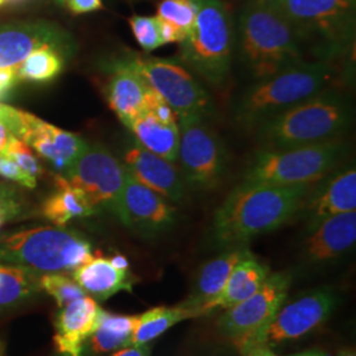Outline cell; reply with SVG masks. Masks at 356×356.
Instances as JSON below:
<instances>
[{
  "instance_id": "cell-1",
  "label": "cell",
  "mask_w": 356,
  "mask_h": 356,
  "mask_svg": "<svg viewBox=\"0 0 356 356\" xmlns=\"http://www.w3.org/2000/svg\"><path fill=\"white\" fill-rule=\"evenodd\" d=\"M314 185L317 184L272 186L242 182L216 211L214 242L225 248L245 245L259 235L280 229L301 211Z\"/></svg>"
},
{
  "instance_id": "cell-2",
  "label": "cell",
  "mask_w": 356,
  "mask_h": 356,
  "mask_svg": "<svg viewBox=\"0 0 356 356\" xmlns=\"http://www.w3.org/2000/svg\"><path fill=\"white\" fill-rule=\"evenodd\" d=\"M235 54L245 76L259 82L305 61L292 28L267 1L250 0L235 23Z\"/></svg>"
},
{
  "instance_id": "cell-3",
  "label": "cell",
  "mask_w": 356,
  "mask_h": 356,
  "mask_svg": "<svg viewBox=\"0 0 356 356\" xmlns=\"http://www.w3.org/2000/svg\"><path fill=\"white\" fill-rule=\"evenodd\" d=\"M292 28L304 53L331 63L354 49L356 0H267Z\"/></svg>"
},
{
  "instance_id": "cell-4",
  "label": "cell",
  "mask_w": 356,
  "mask_h": 356,
  "mask_svg": "<svg viewBox=\"0 0 356 356\" xmlns=\"http://www.w3.org/2000/svg\"><path fill=\"white\" fill-rule=\"evenodd\" d=\"M351 101L338 90L326 88L256 129L263 149H284L341 139L351 126Z\"/></svg>"
},
{
  "instance_id": "cell-5",
  "label": "cell",
  "mask_w": 356,
  "mask_h": 356,
  "mask_svg": "<svg viewBox=\"0 0 356 356\" xmlns=\"http://www.w3.org/2000/svg\"><path fill=\"white\" fill-rule=\"evenodd\" d=\"M332 66L326 61L305 60L267 79L254 82L236 99L234 122L256 131L288 108L329 88Z\"/></svg>"
},
{
  "instance_id": "cell-6",
  "label": "cell",
  "mask_w": 356,
  "mask_h": 356,
  "mask_svg": "<svg viewBox=\"0 0 356 356\" xmlns=\"http://www.w3.org/2000/svg\"><path fill=\"white\" fill-rule=\"evenodd\" d=\"M235 56V19L223 0H202L176 61L211 86H222Z\"/></svg>"
},
{
  "instance_id": "cell-7",
  "label": "cell",
  "mask_w": 356,
  "mask_h": 356,
  "mask_svg": "<svg viewBox=\"0 0 356 356\" xmlns=\"http://www.w3.org/2000/svg\"><path fill=\"white\" fill-rule=\"evenodd\" d=\"M94 256L89 241L64 227H36L0 238V264L38 276L73 272Z\"/></svg>"
},
{
  "instance_id": "cell-8",
  "label": "cell",
  "mask_w": 356,
  "mask_h": 356,
  "mask_svg": "<svg viewBox=\"0 0 356 356\" xmlns=\"http://www.w3.org/2000/svg\"><path fill=\"white\" fill-rule=\"evenodd\" d=\"M346 154L347 145L341 139L284 149L261 148L248 161L243 182L272 186L318 184L339 166Z\"/></svg>"
},
{
  "instance_id": "cell-9",
  "label": "cell",
  "mask_w": 356,
  "mask_h": 356,
  "mask_svg": "<svg viewBox=\"0 0 356 356\" xmlns=\"http://www.w3.org/2000/svg\"><path fill=\"white\" fill-rule=\"evenodd\" d=\"M128 58L148 86L178 116L207 118L214 113L213 99L197 76L175 58L144 57L128 51Z\"/></svg>"
},
{
  "instance_id": "cell-10",
  "label": "cell",
  "mask_w": 356,
  "mask_h": 356,
  "mask_svg": "<svg viewBox=\"0 0 356 356\" xmlns=\"http://www.w3.org/2000/svg\"><path fill=\"white\" fill-rule=\"evenodd\" d=\"M179 169L186 182L200 191L214 189L225 176L227 151L225 143L204 118L178 116Z\"/></svg>"
},
{
  "instance_id": "cell-11",
  "label": "cell",
  "mask_w": 356,
  "mask_h": 356,
  "mask_svg": "<svg viewBox=\"0 0 356 356\" xmlns=\"http://www.w3.org/2000/svg\"><path fill=\"white\" fill-rule=\"evenodd\" d=\"M0 119L13 135L24 141L28 147H32L61 176L88 147V143L78 135L51 126L35 115L7 104H0Z\"/></svg>"
},
{
  "instance_id": "cell-12",
  "label": "cell",
  "mask_w": 356,
  "mask_h": 356,
  "mask_svg": "<svg viewBox=\"0 0 356 356\" xmlns=\"http://www.w3.org/2000/svg\"><path fill=\"white\" fill-rule=\"evenodd\" d=\"M334 305L335 298L329 291L307 293L285 306L281 305L264 326L234 343L250 342L275 347L300 339L329 318Z\"/></svg>"
},
{
  "instance_id": "cell-13",
  "label": "cell",
  "mask_w": 356,
  "mask_h": 356,
  "mask_svg": "<svg viewBox=\"0 0 356 356\" xmlns=\"http://www.w3.org/2000/svg\"><path fill=\"white\" fill-rule=\"evenodd\" d=\"M126 168L102 145H89L76 157L64 177L85 193L95 210L115 211L126 181Z\"/></svg>"
},
{
  "instance_id": "cell-14",
  "label": "cell",
  "mask_w": 356,
  "mask_h": 356,
  "mask_svg": "<svg viewBox=\"0 0 356 356\" xmlns=\"http://www.w3.org/2000/svg\"><path fill=\"white\" fill-rule=\"evenodd\" d=\"M292 282L288 272L269 273L267 280L242 302L226 309L218 327L226 338L236 342L264 326L279 310Z\"/></svg>"
},
{
  "instance_id": "cell-15",
  "label": "cell",
  "mask_w": 356,
  "mask_h": 356,
  "mask_svg": "<svg viewBox=\"0 0 356 356\" xmlns=\"http://www.w3.org/2000/svg\"><path fill=\"white\" fill-rule=\"evenodd\" d=\"M114 213L126 227L147 238L164 234L177 220V211L168 200L136 181L128 172Z\"/></svg>"
},
{
  "instance_id": "cell-16",
  "label": "cell",
  "mask_w": 356,
  "mask_h": 356,
  "mask_svg": "<svg viewBox=\"0 0 356 356\" xmlns=\"http://www.w3.org/2000/svg\"><path fill=\"white\" fill-rule=\"evenodd\" d=\"M104 95L110 108L127 128L151 107L157 97L131 64L127 54L110 66Z\"/></svg>"
},
{
  "instance_id": "cell-17",
  "label": "cell",
  "mask_w": 356,
  "mask_h": 356,
  "mask_svg": "<svg viewBox=\"0 0 356 356\" xmlns=\"http://www.w3.org/2000/svg\"><path fill=\"white\" fill-rule=\"evenodd\" d=\"M124 168L128 173L151 191L170 202H181L186 195V182L175 163L149 152L138 141L124 151Z\"/></svg>"
},
{
  "instance_id": "cell-18",
  "label": "cell",
  "mask_w": 356,
  "mask_h": 356,
  "mask_svg": "<svg viewBox=\"0 0 356 356\" xmlns=\"http://www.w3.org/2000/svg\"><path fill=\"white\" fill-rule=\"evenodd\" d=\"M312 189L301 211H305L306 229L312 231L332 216L356 211L355 166L343 169L332 177L323 178Z\"/></svg>"
},
{
  "instance_id": "cell-19",
  "label": "cell",
  "mask_w": 356,
  "mask_h": 356,
  "mask_svg": "<svg viewBox=\"0 0 356 356\" xmlns=\"http://www.w3.org/2000/svg\"><path fill=\"white\" fill-rule=\"evenodd\" d=\"M128 129L135 136V140L168 161H178L179 128L177 115L159 95L151 107L135 119Z\"/></svg>"
},
{
  "instance_id": "cell-20",
  "label": "cell",
  "mask_w": 356,
  "mask_h": 356,
  "mask_svg": "<svg viewBox=\"0 0 356 356\" xmlns=\"http://www.w3.org/2000/svg\"><path fill=\"white\" fill-rule=\"evenodd\" d=\"M101 312V306L88 296L61 307L53 337L57 351L66 356L82 355L83 346L95 330Z\"/></svg>"
},
{
  "instance_id": "cell-21",
  "label": "cell",
  "mask_w": 356,
  "mask_h": 356,
  "mask_svg": "<svg viewBox=\"0 0 356 356\" xmlns=\"http://www.w3.org/2000/svg\"><path fill=\"white\" fill-rule=\"evenodd\" d=\"M61 29L47 23H20L0 26V72L13 73L40 45L66 40Z\"/></svg>"
},
{
  "instance_id": "cell-22",
  "label": "cell",
  "mask_w": 356,
  "mask_h": 356,
  "mask_svg": "<svg viewBox=\"0 0 356 356\" xmlns=\"http://www.w3.org/2000/svg\"><path fill=\"white\" fill-rule=\"evenodd\" d=\"M356 242V211L322 220L306 238L302 254L307 263H323L348 252Z\"/></svg>"
},
{
  "instance_id": "cell-23",
  "label": "cell",
  "mask_w": 356,
  "mask_h": 356,
  "mask_svg": "<svg viewBox=\"0 0 356 356\" xmlns=\"http://www.w3.org/2000/svg\"><path fill=\"white\" fill-rule=\"evenodd\" d=\"M248 248L245 245L229 247L225 252L201 268L194 291L179 306L191 310L195 317L207 314L206 309L222 293L229 275Z\"/></svg>"
},
{
  "instance_id": "cell-24",
  "label": "cell",
  "mask_w": 356,
  "mask_h": 356,
  "mask_svg": "<svg viewBox=\"0 0 356 356\" xmlns=\"http://www.w3.org/2000/svg\"><path fill=\"white\" fill-rule=\"evenodd\" d=\"M76 284L91 297L104 301L116 293L132 292L138 279L129 272L115 268L110 259L91 257L72 272Z\"/></svg>"
},
{
  "instance_id": "cell-25",
  "label": "cell",
  "mask_w": 356,
  "mask_h": 356,
  "mask_svg": "<svg viewBox=\"0 0 356 356\" xmlns=\"http://www.w3.org/2000/svg\"><path fill=\"white\" fill-rule=\"evenodd\" d=\"M269 276V268L259 261L250 250L234 267L222 293L211 301L206 312L216 309H229L252 296Z\"/></svg>"
},
{
  "instance_id": "cell-26",
  "label": "cell",
  "mask_w": 356,
  "mask_h": 356,
  "mask_svg": "<svg viewBox=\"0 0 356 356\" xmlns=\"http://www.w3.org/2000/svg\"><path fill=\"white\" fill-rule=\"evenodd\" d=\"M56 191L42 204V216L57 227H65L70 220L97 213L85 193L72 185L64 176L54 177Z\"/></svg>"
},
{
  "instance_id": "cell-27",
  "label": "cell",
  "mask_w": 356,
  "mask_h": 356,
  "mask_svg": "<svg viewBox=\"0 0 356 356\" xmlns=\"http://www.w3.org/2000/svg\"><path fill=\"white\" fill-rule=\"evenodd\" d=\"M69 51V38L40 45L20 65L17 79L31 82H48L54 79L64 70Z\"/></svg>"
},
{
  "instance_id": "cell-28",
  "label": "cell",
  "mask_w": 356,
  "mask_h": 356,
  "mask_svg": "<svg viewBox=\"0 0 356 356\" xmlns=\"http://www.w3.org/2000/svg\"><path fill=\"white\" fill-rule=\"evenodd\" d=\"M138 316H116L102 310L97 327L90 335V348L106 354L131 346Z\"/></svg>"
},
{
  "instance_id": "cell-29",
  "label": "cell",
  "mask_w": 356,
  "mask_h": 356,
  "mask_svg": "<svg viewBox=\"0 0 356 356\" xmlns=\"http://www.w3.org/2000/svg\"><path fill=\"white\" fill-rule=\"evenodd\" d=\"M189 318H194L193 313L179 305L176 307L159 306L149 309L148 312L138 316L131 344H148L178 322Z\"/></svg>"
},
{
  "instance_id": "cell-30",
  "label": "cell",
  "mask_w": 356,
  "mask_h": 356,
  "mask_svg": "<svg viewBox=\"0 0 356 356\" xmlns=\"http://www.w3.org/2000/svg\"><path fill=\"white\" fill-rule=\"evenodd\" d=\"M40 276L23 268L0 264V307L13 305L38 292Z\"/></svg>"
},
{
  "instance_id": "cell-31",
  "label": "cell",
  "mask_w": 356,
  "mask_h": 356,
  "mask_svg": "<svg viewBox=\"0 0 356 356\" xmlns=\"http://www.w3.org/2000/svg\"><path fill=\"white\" fill-rule=\"evenodd\" d=\"M202 0H161L156 16L175 26L182 41L188 38L195 23Z\"/></svg>"
},
{
  "instance_id": "cell-32",
  "label": "cell",
  "mask_w": 356,
  "mask_h": 356,
  "mask_svg": "<svg viewBox=\"0 0 356 356\" xmlns=\"http://www.w3.org/2000/svg\"><path fill=\"white\" fill-rule=\"evenodd\" d=\"M40 288L51 296L60 307L86 296L76 281L64 273H47L40 276Z\"/></svg>"
},
{
  "instance_id": "cell-33",
  "label": "cell",
  "mask_w": 356,
  "mask_h": 356,
  "mask_svg": "<svg viewBox=\"0 0 356 356\" xmlns=\"http://www.w3.org/2000/svg\"><path fill=\"white\" fill-rule=\"evenodd\" d=\"M129 26L143 51L149 53L165 45L161 38L160 22L156 16L135 15L129 19Z\"/></svg>"
},
{
  "instance_id": "cell-34",
  "label": "cell",
  "mask_w": 356,
  "mask_h": 356,
  "mask_svg": "<svg viewBox=\"0 0 356 356\" xmlns=\"http://www.w3.org/2000/svg\"><path fill=\"white\" fill-rule=\"evenodd\" d=\"M3 153L13 160L31 177L38 179L42 175V168L38 163V157L31 151V147H28L24 141L17 139L15 135H13Z\"/></svg>"
},
{
  "instance_id": "cell-35",
  "label": "cell",
  "mask_w": 356,
  "mask_h": 356,
  "mask_svg": "<svg viewBox=\"0 0 356 356\" xmlns=\"http://www.w3.org/2000/svg\"><path fill=\"white\" fill-rule=\"evenodd\" d=\"M24 210L22 195L11 186L0 184V229L23 216Z\"/></svg>"
},
{
  "instance_id": "cell-36",
  "label": "cell",
  "mask_w": 356,
  "mask_h": 356,
  "mask_svg": "<svg viewBox=\"0 0 356 356\" xmlns=\"http://www.w3.org/2000/svg\"><path fill=\"white\" fill-rule=\"evenodd\" d=\"M0 176L15 181L28 189H33L38 185V179L26 175L20 166L10 157H7L4 153H0Z\"/></svg>"
},
{
  "instance_id": "cell-37",
  "label": "cell",
  "mask_w": 356,
  "mask_h": 356,
  "mask_svg": "<svg viewBox=\"0 0 356 356\" xmlns=\"http://www.w3.org/2000/svg\"><path fill=\"white\" fill-rule=\"evenodd\" d=\"M74 15L95 13L103 8L102 0H60Z\"/></svg>"
},
{
  "instance_id": "cell-38",
  "label": "cell",
  "mask_w": 356,
  "mask_h": 356,
  "mask_svg": "<svg viewBox=\"0 0 356 356\" xmlns=\"http://www.w3.org/2000/svg\"><path fill=\"white\" fill-rule=\"evenodd\" d=\"M235 346L238 347L242 356H279L276 353H273L272 347H269L267 344L244 342Z\"/></svg>"
},
{
  "instance_id": "cell-39",
  "label": "cell",
  "mask_w": 356,
  "mask_h": 356,
  "mask_svg": "<svg viewBox=\"0 0 356 356\" xmlns=\"http://www.w3.org/2000/svg\"><path fill=\"white\" fill-rule=\"evenodd\" d=\"M111 356H151V348L148 344H131L120 348Z\"/></svg>"
},
{
  "instance_id": "cell-40",
  "label": "cell",
  "mask_w": 356,
  "mask_h": 356,
  "mask_svg": "<svg viewBox=\"0 0 356 356\" xmlns=\"http://www.w3.org/2000/svg\"><path fill=\"white\" fill-rule=\"evenodd\" d=\"M11 138H13V132L6 126V123L0 119V153L6 151Z\"/></svg>"
},
{
  "instance_id": "cell-41",
  "label": "cell",
  "mask_w": 356,
  "mask_h": 356,
  "mask_svg": "<svg viewBox=\"0 0 356 356\" xmlns=\"http://www.w3.org/2000/svg\"><path fill=\"white\" fill-rule=\"evenodd\" d=\"M111 264L118 269L122 270H129V263H128L127 257L122 256V254H115L114 257L110 259Z\"/></svg>"
},
{
  "instance_id": "cell-42",
  "label": "cell",
  "mask_w": 356,
  "mask_h": 356,
  "mask_svg": "<svg viewBox=\"0 0 356 356\" xmlns=\"http://www.w3.org/2000/svg\"><path fill=\"white\" fill-rule=\"evenodd\" d=\"M291 356H329L326 353L321 351V350H306L302 353H298V354H294Z\"/></svg>"
},
{
  "instance_id": "cell-43",
  "label": "cell",
  "mask_w": 356,
  "mask_h": 356,
  "mask_svg": "<svg viewBox=\"0 0 356 356\" xmlns=\"http://www.w3.org/2000/svg\"><path fill=\"white\" fill-rule=\"evenodd\" d=\"M337 356H356L355 350H343V351L338 353Z\"/></svg>"
},
{
  "instance_id": "cell-44",
  "label": "cell",
  "mask_w": 356,
  "mask_h": 356,
  "mask_svg": "<svg viewBox=\"0 0 356 356\" xmlns=\"http://www.w3.org/2000/svg\"><path fill=\"white\" fill-rule=\"evenodd\" d=\"M20 0H0V7L6 6V4H13V3H17Z\"/></svg>"
},
{
  "instance_id": "cell-45",
  "label": "cell",
  "mask_w": 356,
  "mask_h": 356,
  "mask_svg": "<svg viewBox=\"0 0 356 356\" xmlns=\"http://www.w3.org/2000/svg\"><path fill=\"white\" fill-rule=\"evenodd\" d=\"M259 1H267V0H259Z\"/></svg>"
}]
</instances>
